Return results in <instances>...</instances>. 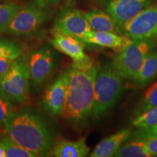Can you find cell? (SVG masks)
Segmentation results:
<instances>
[{
    "label": "cell",
    "instance_id": "obj_1",
    "mask_svg": "<svg viewBox=\"0 0 157 157\" xmlns=\"http://www.w3.org/2000/svg\"><path fill=\"white\" fill-rule=\"evenodd\" d=\"M99 65L89 58L74 62L64 71L66 100L61 115L65 120L81 124L91 116L94 101V86Z\"/></svg>",
    "mask_w": 157,
    "mask_h": 157
},
{
    "label": "cell",
    "instance_id": "obj_2",
    "mask_svg": "<svg viewBox=\"0 0 157 157\" xmlns=\"http://www.w3.org/2000/svg\"><path fill=\"white\" fill-rule=\"evenodd\" d=\"M7 135L21 146L44 156L53 146V137L44 120L29 110L15 112L6 122Z\"/></svg>",
    "mask_w": 157,
    "mask_h": 157
},
{
    "label": "cell",
    "instance_id": "obj_3",
    "mask_svg": "<svg viewBox=\"0 0 157 157\" xmlns=\"http://www.w3.org/2000/svg\"><path fill=\"white\" fill-rule=\"evenodd\" d=\"M123 78L112 63L99 66L94 86V101L91 117L99 119L106 115L121 97L124 87Z\"/></svg>",
    "mask_w": 157,
    "mask_h": 157
},
{
    "label": "cell",
    "instance_id": "obj_4",
    "mask_svg": "<svg viewBox=\"0 0 157 157\" xmlns=\"http://www.w3.org/2000/svg\"><path fill=\"white\" fill-rule=\"evenodd\" d=\"M50 18V10L44 1L31 0L15 15L6 32L16 36H34Z\"/></svg>",
    "mask_w": 157,
    "mask_h": 157
},
{
    "label": "cell",
    "instance_id": "obj_5",
    "mask_svg": "<svg viewBox=\"0 0 157 157\" xmlns=\"http://www.w3.org/2000/svg\"><path fill=\"white\" fill-rule=\"evenodd\" d=\"M156 45V41L152 39H132L127 47L117 51L111 63L113 68L123 78L131 80Z\"/></svg>",
    "mask_w": 157,
    "mask_h": 157
},
{
    "label": "cell",
    "instance_id": "obj_6",
    "mask_svg": "<svg viewBox=\"0 0 157 157\" xmlns=\"http://www.w3.org/2000/svg\"><path fill=\"white\" fill-rule=\"evenodd\" d=\"M29 82L28 62L17 58L0 76V91L12 102L25 103L29 100Z\"/></svg>",
    "mask_w": 157,
    "mask_h": 157
},
{
    "label": "cell",
    "instance_id": "obj_7",
    "mask_svg": "<svg viewBox=\"0 0 157 157\" xmlns=\"http://www.w3.org/2000/svg\"><path fill=\"white\" fill-rule=\"evenodd\" d=\"M123 34L132 39L157 40V4L141 11L122 29Z\"/></svg>",
    "mask_w": 157,
    "mask_h": 157
},
{
    "label": "cell",
    "instance_id": "obj_8",
    "mask_svg": "<svg viewBox=\"0 0 157 157\" xmlns=\"http://www.w3.org/2000/svg\"><path fill=\"white\" fill-rule=\"evenodd\" d=\"M53 31H60L82 41L93 30L83 12L68 6L60 11L55 21Z\"/></svg>",
    "mask_w": 157,
    "mask_h": 157
},
{
    "label": "cell",
    "instance_id": "obj_9",
    "mask_svg": "<svg viewBox=\"0 0 157 157\" xmlns=\"http://www.w3.org/2000/svg\"><path fill=\"white\" fill-rule=\"evenodd\" d=\"M29 79L33 87H40L52 74L55 57L50 48L44 47L30 55L28 60Z\"/></svg>",
    "mask_w": 157,
    "mask_h": 157
},
{
    "label": "cell",
    "instance_id": "obj_10",
    "mask_svg": "<svg viewBox=\"0 0 157 157\" xmlns=\"http://www.w3.org/2000/svg\"><path fill=\"white\" fill-rule=\"evenodd\" d=\"M153 2L154 0H104V6L105 12L122 30L127 23Z\"/></svg>",
    "mask_w": 157,
    "mask_h": 157
},
{
    "label": "cell",
    "instance_id": "obj_11",
    "mask_svg": "<svg viewBox=\"0 0 157 157\" xmlns=\"http://www.w3.org/2000/svg\"><path fill=\"white\" fill-rule=\"evenodd\" d=\"M66 100V82L61 74L50 84L44 91L42 105L44 110L52 115L61 114Z\"/></svg>",
    "mask_w": 157,
    "mask_h": 157
},
{
    "label": "cell",
    "instance_id": "obj_12",
    "mask_svg": "<svg viewBox=\"0 0 157 157\" xmlns=\"http://www.w3.org/2000/svg\"><path fill=\"white\" fill-rule=\"evenodd\" d=\"M50 43L56 50L70 57L75 63H81L90 58L84 52L85 43L76 37L54 31Z\"/></svg>",
    "mask_w": 157,
    "mask_h": 157
},
{
    "label": "cell",
    "instance_id": "obj_13",
    "mask_svg": "<svg viewBox=\"0 0 157 157\" xmlns=\"http://www.w3.org/2000/svg\"><path fill=\"white\" fill-rule=\"evenodd\" d=\"M90 148L86 139L81 137L76 140L59 138L51 148L48 156L56 157H84L90 154Z\"/></svg>",
    "mask_w": 157,
    "mask_h": 157
},
{
    "label": "cell",
    "instance_id": "obj_14",
    "mask_svg": "<svg viewBox=\"0 0 157 157\" xmlns=\"http://www.w3.org/2000/svg\"><path fill=\"white\" fill-rule=\"evenodd\" d=\"M131 41L132 39L129 38L124 34L92 31L82 40V42L87 44L98 45L119 51L127 47Z\"/></svg>",
    "mask_w": 157,
    "mask_h": 157
},
{
    "label": "cell",
    "instance_id": "obj_15",
    "mask_svg": "<svg viewBox=\"0 0 157 157\" xmlns=\"http://www.w3.org/2000/svg\"><path fill=\"white\" fill-rule=\"evenodd\" d=\"M132 134L129 129H123L102 140L89 156L91 157H111L114 155L121 145L129 140Z\"/></svg>",
    "mask_w": 157,
    "mask_h": 157
},
{
    "label": "cell",
    "instance_id": "obj_16",
    "mask_svg": "<svg viewBox=\"0 0 157 157\" xmlns=\"http://www.w3.org/2000/svg\"><path fill=\"white\" fill-rule=\"evenodd\" d=\"M84 15L93 31L123 34L120 27L107 12L93 10L84 12Z\"/></svg>",
    "mask_w": 157,
    "mask_h": 157
},
{
    "label": "cell",
    "instance_id": "obj_17",
    "mask_svg": "<svg viewBox=\"0 0 157 157\" xmlns=\"http://www.w3.org/2000/svg\"><path fill=\"white\" fill-rule=\"evenodd\" d=\"M157 76V50L149 53L135 76L130 80L135 86L144 87Z\"/></svg>",
    "mask_w": 157,
    "mask_h": 157
},
{
    "label": "cell",
    "instance_id": "obj_18",
    "mask_svg": "<svg viewBox=\"0 0 157 157\" xmlns=\"http://www.w3.org/2000/svg\"><path fill=\"white\" fill-rule=\"evenodd\" d=\"M116 157H151L144 140H131L121 145L116 153Z\"/></svg>",
    "mask_w": 157,
    "mask_h": 157
},
{
    "label": "cell",
    "instance_id": "obj_19",
    "mask_svg": "<svg viewBox=\"0 0 157 157\" xmlns=\"http://www.w3.org/2000/svg\"><path fill=\"white\" fill-rule=\"evenodd\" d=\"M0 146L3 147L6 157H37L36 153L25 149L15 143L8 135L0 139Z\"/></svg>",
    "mask_w": 157,
    "mask_h": 157
},
{
    "label": "cell",
    "instance_id": "obj_20",
    "mask_svg": "<svg viewBox=\"0 0 157 157\" xmlns=\"http://www.w3.org/2000/svg\"><path fill=\"white\" fill-rule=\"evenodd\" d=\"M157 107V82L149 87L143 98L135 107L132 113L133 117H137L147 110Z\"/></svg>",
    "mask_w": 157,
    "mask_h": 157
},
{
    "label": "cell",
    "instance_id": "obj_21",
    "mask_svg": "<svg viewBox=\"0 0 157 157\" xmlns=\"http://www.w3.org/2000/svg\"><path fill=\"white\" fill-rule=\"evenodd\" d=\"M22 6L14 2H7L0 5V34L7 31L10 23Z\"/></svg>",
    "mask_w": 157,
    "mask_h": 157
},
{
    "label": "cell",
    "instance_id": "obj_22",
    "mask_svg": "<svg viewBox=\"0 0 157 157\" xmlns=\"http://www.w3.org/2000/svg\"><path fill=\"white\" fill-rule=\"evenodd\" d=\"M22 46L10 39H0V58L15 60L22 53Z\"/></svg>",
    "mask_w": 157,
    "mask_h": 157
},
{
    "label": "cell",
    "instance_id": "obj_23",
    "mask_svg": "<svg viewBox=\"0 0 157 157\" xmlns=\"http://www.w3.org/2000/svg\"><path fill=\"white\" fill-rule=\"evenodd\" d=\"M132 124L137 129L154 126L157 124V107L147 110L145 112L134 117Z\"/></svg>",
    "mask_w": 157,
    "mask_h": 157
},
{
    "label": "cell",
    "instance_id": "obj_24",
    "mask_svg": "<svg viewBox=\"0 0 157 157\" xmlns=\"http://www.w3.org/2000/svg\"><path fill=\"white\" fill-rule=\"evenodd\" d=\"M15 113L13 102L0 91V126L5 125Z\"/></svg>",
    "mask_w": 157,
    "mask_h": 157
},
{
    "label": "cell",
    "instance_id": "obj_25",
    "mask_svg": "<svg viewBox=\"0 0 157 157\" xmlns=\"http://www.w3.org/2000/svg\"><path fill=\"white\" fill-rule=\"evenodd\" d=\"M157 137V124L152 127H146V128L137 129L132 132L129 139L130 140H146L148 138Z\"/></svg>",
    "mask_w": 157,
    "mask_h": 157
},
{
    "label": "cell",
    "instance_id": "obj_26",
    "mask_svg": "<svg viewBox=\"0 0 157 157\" xmlns=\"http://www.w3.org/2000/svg\"><path fill=\"white\" fill-rule=\"evenodd\" d=\"M146 144L147 151L150 156L156 157L157 156V137L148 138L143 140Z\"/></svg>",
    "mask_w": 157,
    "mask_h": 157
},
{
    "label": "cell",
    "instance_id": "obj_27",
    "mask_svg": "<svg viewBox=\"0 0 157 157\" xmlns=\"http://www.w3.org/2000/svg\"><path fill=\"white\" fill-rule=\"evenodd\" d=\"M13 60L7 58H0V76L8 69Z\"/></svg>",
    "mask_w": 157,
    "mask_h": 157
},
{
    "label": "cell",
    "instance_id": "obj_28",
    "mask_svg": "<svg viewBox=\"0 0 157 157\" xmlns=\"http://www.w3.org/2000/svg\"><path fill=\"white\" fill-rule=\"evenodd\" d=\"M42 1H44L47 5H56L61 0H42Z\"/></svg>",
    "mask_w": 157,
    "mask_h": 157
},
{
    "label": "cell",
    "instance_id": "obj_29",
    "mask_svg": "<svg viewBox=\"0 0 157 157\" xmlns=\"http://www.w3.org/2000/svg\"><path fill=\"white\" fill-rule=\"evenodd\" d=\"M0 157H6L5 151L2 146H0Z\"/></svg>",
    "mask_w": 157,
    "mask_h": 157
},
{
    "label": "cell",
    "instance_id": "obj_30",
    "mask_svg": "<svg viewBox=\"0 0 157 157\" xmlns=\"http://www.w3.org/2000/svg\"><path fill=\"white\" fill-rule=\"evenodd\" d=\"M12 1H13V0H0V2H12Z\"/></svg>",
    "mask_w": 157,
    "mask_h": 157
}]
</instances>
